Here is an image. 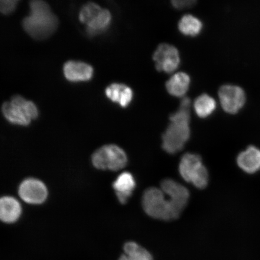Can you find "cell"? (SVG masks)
Listing matches in <instances>:
<instances>
[{"instance_id": "5bb4252c", "label": "cell", "mask_w": 260, "mask_h": 260, "mask_svg": "<svg viewBox=\"0 0 260 260\" xmlns=\"http://www.w3.org/2000/svg\"><path fill=\"white\" fill-rule=\"evenodd\" d=\"M113 187L120 203L125 204L132 197L136 187V181L129 172H123L114 182Z\"/></svg>"}, {"instance_id": "8992f818", "label": "cell", "mask_w": 260, "mask_h": 260, "mask_svg": "<svg viewBox=\"0 0 260 260\" xmlns=\"http://www.w3.org/2000/svg\"><path fill=\"white\" fill-rule=\"evenodd\" d=\"M92 164L97 169L117 171L127 164V156L118 146L108 145L98 149L92 155Z\"/></svg>"}, {"instance_id": "7a4b0ae2", "label": "cell", "mask_w": 260, "mask_h": 260, "mask_svg": "<svg viewBox=\"0 0 260 260\" xmlns=\"http://www.w3.org/2000/svg\"><path fill=\"white\" fill-rule=\"evenodd\" d=\"M190 103L189 98H183L178 111L170 116V124L162 138V148L169 154H174L180 151L189 139Z\"/></svg>"}, {"instance_id": "7c38bea8", "label": "cell", "mask_w": 260, "mask_h": 260, "mask_svg": "<svg viewBox=\"0 0 260 260\" xmlns=\"http://www.w3.org/2000/svg\"><path fill=\"white\" fill-rule=\"evenodd\" d=\"M22 213L21 204L15 198L4 197L0 198V220L6 223H15Z\"/></svg>"}, {"instance_id": "44dd1931", "label": "cell", "mask_w": 260, "mask_h": 260, "mask_svg": "<svg viewBox=\"0 0 260 260\" xmlns=\"http://www.w3.org/2000/svg\"><path fill=\"white\" fill-rule=\"evenodd\" d=\"M103 8L96 3L89 2L81 7L79 19L81 24L87 25L99 14Z\"/></svg>"}, {"instance_id": "52a82bcc", "label": "cell", "mask_w": 260, "mask_h": 260, "mask_svg": "<svg viewBox=\"0 0 260 260\" xmlns=\"http://www.w3.org/2000/svg\"><path fill=\"white\" fill-rule=\"evenodd\" d=\"M155 66L160 72L172 73L178 69L181 63L180 53L174 45L161 44L156 48L153 54Z\"/></svg>"}, {"instance_id": "7402d4cb", "label": "cell", "mask_w": 260, "mask_h": 260, "mask_svg": "<svg viewBox=\"0 0 260 260\" xmlns=\"http://www.w3.org/2000/svg\"><path fill=\"white\" fill-rule=\"evenodd\" d=\"M17 2L16 0H0V13L3 15H10L14 12Z\"/></svg>"}, {"instance_id": "4fadbf2b", "label": "cell", "mask_w": 260, "mask_h": 260, "mask_svg": "<svg viewBox=\"0 0 260 260\" xmlns=\"http://www.w3.org/2000/svg\"><path fill=\"white\" fill-rule=\"evenodd\" d=\"M237 162L241 170L248 174H254L260 170V149L250 146L240 153Z\"/></svg>"}, {"instance_id": "e0dca14e", "label": "cell", "mask_w": 260, "mask_h": 260, "mask_svg": "<svg viewBox=\"0 0 260 260\" xmlns=\"http://www.w3.org/2000/svg\"><path fill=\"white\" fill-rule=\"evenodd\" d=\"M190 83V78L186 73L180 72L175 73L166 84L168 92L172 96L184 97L188 90Z\"/></svg>"}, {"instance_id": "5b68a950", "label": "cell", "mask_w": 260, "mask_h": 260, "mask_svg": "<svg viewBox=\"0 0 260 260\" xmlns=\"http://www.w3.org/2000/svg\"><path fill=\"white\" fill-rule=\"evenodd\" d=\"M3 113L8 121L21 125H28L38 115L34 104L20 96L13 97L11 102L5 103Z\"/></svg>"}, {"instance_id": "8fae6325", "label": "cell", "mask_w": 260, "mask_h": 260, "mask_svg": "<svg viewBox=\"0 0 260 260\" xmlns=\"http://www.w3.org/2000/svg\"><path fill=\"white\" fill-rule=\"evenodd\" d=\"M63 73L66 79L73 82L86 81L92 79L93 69L88 63L71 60L64 64Z\"/></svg>"}, {"instance_id": "d6986e66", "label": "cell", "mask_w": 260, "mask_h": 260, "mask_svg": "<svg viewBox=\"0 0 260 260\" xmlns=\"http://www.w3.org/2000/svg\"><path fill=\"white\" fill-rule=\"evenodd\" d=\"M124 254L118 260H153L150 253L137 243L129 242L123 246Z\"/></svg>"}, {"instance_id": "ac0fdd59", "label": "cell", "mask_w": 260, "mask_h": 260, "mask_svg": "<svg viewBox=\"0 0 260 260\" xmlns=\"http://www.w3.org/2000/svg\"><path fill=\"white\" fill-rule=\"evenodd\" d=\"M178 27L182 35L188 37H196L202 32L204 25L197 16L187 14L182 16L178 22Z\"/></svg>"}, {"instance_id": "2e32d148", "label": "cell", "mask_w": 260, "mask_h": 260, "mask_svg": "<svg viewBox=\"0 0 260 260\" xmlns=\"http://www.w3.org/2000/svg\"><path fill=\"white\" fill-rule=\"evenodd\" d=\"M106 94L112 102L118 103L123 107H127L131 103L133 93L130 87L121 83H113L107 87Z\"/></svg>"}, {"instance_id": "9a60e30c", "label": "cell", "mask_w": 260, "mask_h": 260, "mask_svg": "<svg viewBox=\"0 0 260 260\" xmlns=\"http://www.w3.org/2000/svg\"><path fill=\"white\" fill-rule=\"evenodd\" d=\"M112 16L109 10L103 9L92 21L86 25L88 37L93 38L105 34L111 25Z\"/></svg>"}, {"instance_id": "277c9868", "label": "cell", "mask_w": 260, "mask_h": 260, "mask_svg": "<svg viewBox=\"0 0 260 260\" xmlns=\"http://www.w3.org/2000/svg\"><path fill=\"white\" fill-rule=\"evenodd\" d=\"M179 172L185 181L201 189L206 188L209 183V174L199 155L185 154L181 159Z\"/></svg>"}, {"instance_id": "ba28073f", "label": "cell", "mask_w": 260, "mask_h": 260, "mask_svg": "<svg viewBox=\"0 0 260 260\" xmlns=\"http://www.w3.org/2000/svg\"><path fill=\"white\" fill-rule=\"evenodd\" d=\"M219 98L224 111L230 114H236L245 105L246 95L241 87L231 84L220 87Z\"/></svg>"}, {"instance_id": "603a6c76", "label": "cell", "mask_w": 260, "mask_h": 260, "mask_svg": "<svg viewBox=\"0 0 260 260\" xmlns=\"http://www.w3.org/2000/svg\"><path fill=\"white\" fill-rule=\"evenodd\" d=\"M197 0H171L173 8L177 10H184L192 7Z\"/></svg>"}, {"instance_id": "3957f363", "label": "cell", "mask_w": 260, "mask_h": 260, "mask_svg": "<svg viewBox=\"0 0 260 260\" xmlns=\"http://www.w3.org/2000/svg\"><path fill=\"white\" fill-rule=\"evenodd\" d=\"M142 207L148 216L162 220L176 219L182 213L170 198L167 199L164 191L156 187L149 188L145 191Z\"/></svg>"}, {"instance_id": "cb8c5ba5", "label": "cell", "mask_w": 260, "mask_h": 260, "mask_svg": "<svg viewBox=\"0 0 260 260\" xmlns=\"http://www.w3.org/2000/svg\"><path fill=\"white\" fill-rule=\"evenodd\" d=\"M16 2H18V1H19V0H16Z\"/></svg>"}, {"instance_id": "9c48e42d", "label": "cell", "mask_w": 260, "mask_h": 260, "mask_svg": "<svg viewBox=\"0 0 260 260\" xmlns=\"http://www.w3.org/2000/svg\"><path fill=\"white\" fill-rule=\"evenodd\" d=\"M19 195L26 203L39 205L44 203L48 197L45 185L37 179L24 180L19 188Z\"/></svg>"}, {"instance_id": "6da1fadb", "label": "cell", "mask_w": 260, "mask_h": 260, "mask_svg": "<svg viewBox=\"0 0 260 260\" xmlns=\"http://www.w3.org/2000/svg\"><path fill=\"white\" fill-rule=\"evenodd\" d=\"M30 13L22 20L26 34L35 40L44 41L50 38L58 27V19L50 5L44 0H30Z\"/></svg>"}, {"instance_id": "30bf717a", "label": "cell", "mask_w": 260, "mask_h": 260, "mask_svg": "<svg viewBox=\"0 0 260 260\" xmlns=\"http://www.w3.org/2000/svg\"><path fill=\"white\" fill-rule=\"evenodd\" d=\"M161 189L170 198L175 206L183 212L190 197L187 188L171 179H165L161 182Z\"/></svg>"}, {"instance_id": "ffe728a7", "label": "cell", "mask_w": 260, "mask_h": 260, "mask_svg": "<svg viewBox=\"0 0 260 260\" xmlns=\"http://www.w3.org/2000/svg\"><path fill=\"white\" fill-rule=\"evenodd\" d=\"M216 108V101L207 94L198 96L194 103L195 112L198 116L204 118L209 116Z\"/></svg>"}]
</instances>
